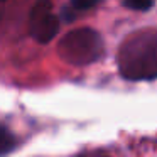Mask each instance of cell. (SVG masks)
Here are the masks:
<instances>
[{
	"label": "cell",
	"instance_id": "52a82bcc",
	"mask_svg": "<svg viewBox=\"0 0 157 157\" xmlns=\"http://www.w3.org/2000/svg\"><path fill=\"white\" fill-rule=\"evenodd\" d=\"M78 157H110V155L105 152H86V154H81Z\"/></svg>",
	"mask_w": 157,
	"mask_h": 157
},
{
	"label": "cell",
	"instance_id": "7a4b0ae2",
	"mask_svg": "<svg viewBox=\"0 0 157 157\" xmlns=\"http://www.w3.org/2000/svg\"><path fill=\"white\" fill-rule=\"evenodd\" d=\"M105 52L101 36L88 27L69 31L58 42V54L73 66H88L101 59Z\"/></svg>",
	"mask_w": 157,
	"mask_h": 157
},
{
	"label": "cell",
	"instance_id": "277c9868",
	"mask_svg": "<svg viewBox=\"0 0 157 157\" xmlns=\"http://www.w3.org/2000/svg\"><path fill=\"white\" fill-rule=\"evenodd\" d=\"M15 145H17L15 135L7 128V127L0 125V157L10 154L12 150L15 149Z\"/></svg>",
	"mask_w": 157,
	"mask_h": 157
},
{
	"label": "cell",
	"instance_id": "5b68a950",
	"mask_svg": "<svg viewBox=\"0 0 157 157\" xmlns=\"http://www.w3.org/2000/svg\"><path fill=\"white\" fill-rule=\"evenodd\" d=\"M154 5V0H123V7L130 10H140L145 12Z\"/></svg>",
	"mask_w": 157,
	"mask_h": 157
},
{
	"label": "cell",
	"instance_id": "ba28073f",
	"mask_svg": "<svg viewBox=\"0 0 157 157\" xmlns=\"http://www.w3.org/2000/svg\"><path fill=\"white\" fill-rule=\"evenodd\" d=\"M0 2H5V0H0Z\"/></svg>",
	"mask_w": 157,
	"mask_h": 157
},
{
	"label": "cell",
	"instance_id": "6da1fadb",
	"mask_svg": "<svg viewBox=\"0 0 157 157\" xmlns=\"http://www.w3.org/2000/svg\"><path fill=\"white\" fill-rule=\"evenodd\" d=\"M122 78L128 81L157 79V29H144L130 34L117 54Z\"/></svg>",
	"mask_w": 157,
	"mask_h": 157
},
{
	"label": "cell",
	"instance_id": "8992f818",
	"mask_svg": "<svg viewBox=\"0 0 157 157\" xmlns=\"http://www.w3.org/2000/svg\"><path fill=\"white\" fill-rule=\"evenodd\" d=\"M100 0H73V7L76 10H88V9L95 7Z\"/></svg>",
	"mask_w": 157,
	"mask_h": 157
},
{
	"label": "cell",
	"instance_id": "3957f363",
	"mask_svg": "<svg viewBox=\"0 0 157 157\" xmlns=\"http://www.w3.org/2000/svg\"><path fill=\"white\" fill-rule=\"evenodd\" d=\"M29 32L41 44H48L58 36L59 21L52 14L49 0H37L29 15Z\"/></svg>",
	"mask_w": 157,
	"mask_h": 157
}]
</instances>
